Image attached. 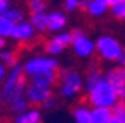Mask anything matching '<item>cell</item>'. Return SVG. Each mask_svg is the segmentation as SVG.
I'll use <instances>...</instances> for the list:
<instances>
[{
	"instance_id": "9a60e30c",
	"label": "cell",
	"mask_w": 125,
	"mask_h": 123,
	"mask_svg": "<svg viewBox=\"0 0 125 123\" xmlns=\"http://www.w3.org/2000/svg\"><path fill=\"white\" fill-rule=\"evenodd\" d=\"M107 0H92L88 3V11H90V15L93 16H99V15H103L104 11H106L107 8Z\"/></svg>"
},
{
	"instance_id": "2e32d148",
	"label": "cell",
	"mask_w": 125,
	"mask_h": 123,
	"mask_svg": "<svg viewBox=\"0 0 125 123\" xmlns=\"http://www.w3.org/2000/svg\"><path fill=\"white\" fill-rule=\"evenodd\" d=\"M32 26L37 30H45L48 27V16L43 15V11L32 13Z\"/></svg>"
},
{
	"instance_id": "52a82bcc",
	"label": "cell",
	"mask_w": 125,
	"mask_h": 123,
	"mask_svg": "<svg viewBox=\"0 0 125 123\" xmlns=\"http://www.w3.org/2000/svg\"><path fill=\"white\" fill-rule=\"evenodd\" d=\"M72 45L75 53L80 54V56H90L93 53V43L79 30L72 32Z\"/></svg>"
},
{
	"instance_id": "f1b7e54d",
	"label": "cell",
	"mask_w": 125,
	"mask_h": 123,
	"mask_svg": "<svg viewBox=\"0 0 125 123\" xmlns=\"http://www.w3.org/2000/svg\"><path fill=\"white\" fill-rule=\"evenodd\" d=\"M119 61L122 62V64H125V50H122V53H120V56H119Z\"/></svg>"
},
{
	"instance_id": "d6a6232c",
	"label": "cell",
	"mask_w": 125,
	"mask_h": 123,
	"mask_svg": "<svg viewBox=\"0 0 125 123\" xmlns=\"http://www.w3.org/2000/svg\"><path fill=\"white\" fill-rule=\"evenodd\" d=\"M124 3H125V2H124Z\"/></svg>"
},
{
	"instance_id": "d4e9b609",
	"label": "cell",
	"mask_w": 125,
	"mask_h": 123,
	"mask_svg": "<svg viewBox=\"0 0 125 123\" xmlns=\"http://www.w3.org/2000/svg\"><path fill=\"white\" fill-rule=\"evenodd\" d=\"M112 11L117 18H125V3H119L112 7Z\"/></svg>"
},
{
	"instance_id": "ba28073f",
	"label": "cell",
	"mask_w": 125,
	"mask_h": 123,
	"mask_svg": "<svg viewBox=\"0 0 125 123\" xmlns=\"http://www.w3.org/2000/svg\"><path fill=\"white\" fill-rule=\"evenodd\" d=\"M52 96V90L50 86H42V85L32 83L27 90V98L34 104H43L48 98Z\"/></svg>"
},
{
	"instance_id": "7402d4cb",
	"label": "cell",
	"mask_w": 125,
	"mask_h": 123,
	"mask_svg": "<svg viewBox=\"0 0 125 123\" xmlns=\"http://www.w3.org/2000/svg\"><path fill=\"white\" fill-rule=\"evenodd\" d=\"M10 105H11V110H15V112L21 114V112H24V109H26L27 102H24V99H22V98H18V99H15L13 102H10Z\"/></svg>"
},
{
	"instance_id": "f546056e",
	"label": "cell",
	"mask_w": 125,
	"mask_h": 123,
	"mask_svg": "<svg viewBox=\"0 0 125 123\" xmlns=\"http://www.w3.org/2000/svg\"><path fill=\"white\" fill-rule=\"evenodd\" d=\"M3 74H5V69H3V66L0 64V80H2V77H3Z\"/></svg>"
},
{
	"instance_id": "d6986e66",
	"label": "cell",
	"mask_w": 125,
	"mask_h": 123,
	"mask_svg": "<svg viewBox=\"0 0 125 123\" xmlns=\"http://www.w3.org/2000/svg\"><path fill=\"white\" fill-rule=\"evenodd\" d=\"M16 122H19V123H37V122H40V112L39 110L27 112L24 115H19L16 118Z\"/></svg>"
},
{
	"instance_id": "603a6c76",
	"label": "cell",
	"mask_w": 125,
	"mask_h": 123,
	"mask_svg": "<svg viewBox=\"0 0 125 123\" xmlns=\"http://www.w3.org/2000/svg\"><path fill=\"white\" fill-rule=\"evenodd\" d=\"M29 8L32 13L43 11L45 10V0H29Z\"/></svg>"
},
{
	"instance_id": "484cf974",
	"label": "cell",
	"mask_w": 125,
	"mask_h": 123,
	"mask_svg": "<svg viewBox=\"0 0 125 123\" xmlns=\"http://www.w3.org/2000/svg\"><path fill=\"white\" fill-rule=\"evenodd\" d=\"M79 5V0H66V8L67 10H74Z\"/></svg>"
},
{
	"instance_id": "44dd1931",
	"label": "cell",
	"mask_w": 125,
	"mask_h": 123,
	"mask_svg": "<svg viewBox=\"0 0 125 123\" xmlns=\"http://www.w3.org/2000/svg\"><path fill=\"white\" fill-rule=\"evenodd\" d=\"M2 61L5 62V64L8 66H16V62H18V54L16 53H11V51H5V53H2Z\"/></svg>"
},
{
	"instance_id": "277c9868",
	"label": "cell",
	"mask_w": 125,
	"mask_h": 123,
	"mask_svg": "<svg viewBox=\"0 0 125 123\" xmlns=\"http://www.w3.org/2000/svg\"><path fill=\"white\" fill-rule=\"evenodd\" d=\"M61 94L62 96H72L80 90V77L77 72H72V70H61Z\"/></svg>"
},
{
	"instance_id": "8992f818",
	"label": "cell",
	"mask_w": 125,
	"mask_h": 123,
	"mask_svg": "<svg viewBox=\"0 0 125 123\" xmlns=\"http://www.w3.org/2000/svg\"><path fill=\"white\" fill-rule=\"evenodd\" d=\"M107 80L117 93V98H125V67H117L107 74Z\"/></svg>"
},
{
	"instance_id": "4316f807",
	"label": "cell",
	"mask_w": 125,
	"mask_h": 123,
	"mask_svg": "<svg viewBox=\"0 0 125 123\" xmlns=\"http://www.w3.org/2000/svg\"><path fill=\"white\" fill-rule=\"evenodd\" d=\"M8 10V0H0V13H5Z\"/></svg>"
},
{
	"instance_id": "30bf717a",
	"label": "cell",
	"mask_w": 125,
	"mask_h": 123,
	"mask_svg": "<svg viewBox=\"0 0 125 123\" xmlns=\"http://www.w3.org/2000/svg\"><path fill=\"white\" fill-rule=\"evenodd\" d=\"M69 43H72V34H62V35H58L53 40L47 42L45 43V51H48V53H59Z\"/></svg>"
},
{
	"instance_id": "6da1fadb",
	"label": "cell",
	"mask_w": 125,
	"mask_h": 123,
	"mask_svg": "<svg viewBox=\"0 0 125 123\" xmlns=\"http://www.w3.org/2000/svg\"><path fill=\"white\" fill-rule=\"evenodd\" d=\"M117 99V93L109 83V80L101 78L95 86L90 90V102L95 104L96 107H109L114 105Z\"/></svg>"
},
{
	"instance_id": "7c38bea8",
	"label": "cell",
	"mask_w": 125,
	"mask_h": 123,
	"mask_svg": "<svg viewBox=\"0 0 125 123\" xmlns=\"http://www.w3.org/2000/svg\"><path fill=\"white\" fill-rule=\"evenodd\" d=\"M111 117H112V112L107 107H96L92 112V122L93 123H107V122H111Z\"/></svg>"
},
{
	"instance_id": "4dcf8cb0",
	"label": "cell",
	"mask_w": 125,
	"mask_h": 123,
	"mask_svg": "<svg viewBox=\"0 0 125 123\" xmlns=\"http://www.w3.org/2000/svg\"><path fill=\"white\" fill-rule=\"evenodd\" d=\"M3 45H5V40L2 38V35H0V48H3Z\"/></svg>"
},
{
	"instance_id": "7a4b0ae2",
	"label": "cell",
	"mask_w": 125,
	"mask_h": 123,
	"mask_svg": "<svg viewBox=\"0 0 125 123\" xmlns=\"http://www.w3.org/2000/svg\"><path fill=\"white\" fill-rule=\"evenodd\" d=\"M26 83H27V80H26V77H24V70H22L19 66H15V69H13L11 75L8 77L7 83H5L3 94H5L7 102H13L15 99L21 98Z\"/></svg>"
},
{
	"instance_id": "83f0119b",
	"label": "cell",
	"mask_w": 125,
	"mask_h": 123,
	"mask_svg": "<svg viewBox=\"0 0 125 123\" xmlns=\"http://www.w3.org/2000/svg\"><path fill=\"white\" fill-rule=\"evenodd\" d=\"M125 0H107V3L111 5V7H114V5H119V3H124Z\"/></svg>"
},
{
	"instance_id": "ac0fdd59",
	"label": "cell",
	"mask_w": 125,
	"mask_h": 123,
	"mask_svg": "<svg viewBox=\"0 0 125 123\" xmlns=\"http://www.w3.org/2000/svg\"><path fill=\"white\" fill-rule=\"evenodd\" d=\"M99 80H101V70L99 69H92L88 70V77H87V91H90L96 83H98Z\"/></svg>"
},
{
	"instance_id": "5b68a950",
	"label": "cell",
	"mask_w": 125,
	"mask_h": 123,
	"mask_svg": "<svg viewBox=\"0 0 125 123\" xmlns=\"http://www.w3.org/2000/svg\"><path fill=\"white\" fill-rule=\"evenodd\" d=\"M59 75H61V70L58 67L55 69H45L40 70V72H35L32 77V83L42 85V86H52L59 80Z\"/></svg>"
},
{
	"instance_id": "8fae6325",
	"label": "cell",
	"mask_w": 125,
	"mask_h": 123,
	"mask_svg": "<svg viewBox=\"0 0 125 123\" xmlns=\"http://www.w3.org/2000/svg\"><path fill=\"white\" fill-rule=\"evenodd\" d=\"M11 37H15L16 40H27L32 37V26L27 24V22H18L15 24V29Z\"/></svg>"
},
{
	"instance_id": "e0dca14e",
	"label": "cell",
	"mask_w": 125,
	"mask_h": 123,
	"mask_svg": "<svg viewBox=\"0 0 125 123\" xmlns=\"http://www.w3.org/2000/svg\"><path fill=\"white\" fill-rule=\"evenodd\" d=\"M111 123H125V102H117L114 105Z\"/></svg>"
},
{
	"instance_id": "ffe728a7",
	"label": "cell",
	"mask_w": 125,
	"mask_h": 123,
	"mask_svg": "<svg viewBox=\"0 0 125 123\" xmlns=\"http://www.w3.org/2000/svg\"><path fill=\"white\" fill-rule=\"evenodd\" d=\"M74 117L79 123H92V112H88V109H75Z\"/></svg>"
},
{
	"instance_id": "4fadbf2b",
	"label": "cell",
	"mask_w": 125,
	"mask_h": 123,
	"mask_svg": "<svg viewBox=\"0 0 125 123\" xmlns=\"http://www.w3.org/2000/svg\"><path fill=\"white\" fill-rule=\"evenodd\" d=\"M13 29H15V21H11L7 15H0V35L11 37Z\"/></svg>"
},
{
	"instance_id": "9c48e42d",
	"label": "cell",
	"mask_w": 125,
	"mask_h": 123,
	"mask_svg": "<svg viewBox=\"0 0 125 123\" xmlns=\"http://www.w3.org/2000/svg\"><path fill=\"white\" fill-rule=\"evenodd\" d=\"M55 67H58V62H56L55 59L37 58V59H32V61L26 66V74L34 75L35 72H40V70H45V69H55Z\"/></svg>"
},
{
	"instance_id": "3957f363",
	"label": "cell",
	"mask_w": 125,
	"mask_h": 123,
	"mask_svg": "<svg viewBox=\"0 0 125 123\" xmlns=\"http://www.w3.org/2000/svg\"><path fill=\"white\" fill-rule=\"evenodd\" d=\"M96 48H98V53L104 59H109V61H119V56L122 53V48L119 45V42L114 40L112 37H101V38H98Z\"/></svg>"
},
{
	"instance_id": "5bb4252c",
	"label": "cell",
	"mask_w": 125,
	"mask_h": 123,
	"mask_svg": "<svg viewBox=\"0 0 125 123\" xmlns=\"http://www.w3.org/2000/svg\"><path fill=\"white\" fill-rule=\"evenodd\" d=\"M66 24V18L61 13H52L48 16V29L50 30H58Z\"/></svg>"
},
{
	"instance_id": "1f68e13d",
	"label": "cell",
	"mask_w": 125,
	"mask_h": 123,
	"mask_svg": "<svg viewBox=\"0 0 125 123\" xmlns=\"http://www.w3.org/2000/svg\"><path fill=\"white\" fill-rule=\"evenodd\" d=\"M0 99H2V96H0Z\"/></svg>"
},
{
	"instance_id": "cb8c5ba5",
	"label": "cell",
	"mask_w": 125,
	"mask_h": 123,
	"mask_svg": "<svg viewBox=\"0 0 125 123\" xmlns=\"http://www.w3.org/2000/svg\"><path fill=\"white\" fill-rule=\"evenodd\" d=\"M3 15H7L8 18L11 19V21H15V22H19V21L22 19V15L19 13L18 10H7V11L3 13Z\"/></svg>"
}]
</instances>
